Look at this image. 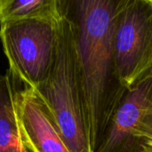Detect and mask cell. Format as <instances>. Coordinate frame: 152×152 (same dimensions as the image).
<instances>
[{
    "label": "cell",
    "instance_id": "8",
    "mask_svg": "<svg viewBox=\"0 0 152 152\" xmlns=\"http://www.w3.org/2000/svg\"><path fill=\"white\" fill-rule=\"evenodd\" d=\"M60 11V0H0V24L18 20L51 17Z\"/></svg>",
    "mask_w": 152,
    "mask_h": 152
},
{
    "label": "cell",
    "instance_id": "2",
    "mask_svg": "<svg viewBox=\"0 0 152 152\" xmlns=\"http://www.w3.org/2000/svg\"><path fill=\"white\" fill-rule=\"evenodd\" d=\"M52 111L71 152H93L77 69L75 32L66 0H61L56 53L44 82L34 88Z\"/></svg>",
    "mask_w": 152,
    "mask_h": 152
},
{
    "label": "cell",
    "instance_id": "7",
    "mask_svg": "<svg viewBox=\"0 0 152 152\" xmlns=\"http://www.w3.org/2000/svg\"><path fill=\"white\" fill-rule=\"evenodd\" d=\"M0 152H28L15 110V88L9 75H0Z\"/></svg>",
    "mask_w": 152,
    "mask_h": 152
},
{
    "label": "cell",
    "instance_id": "6",
    "mask_svg": "<svg viewBox=\"0 0 152 152\" xmlns=\"http://www.w3.org/2000/svg\"><path fill=\"white\" fill-rule=\"evenodd\" d=\"M152 108V77L127 90L95 152H141L142 142L134 132Z\"/></svg>",
    "mask_w": 152,
    "mask_h": 152
},
{
    "label": "cell",
    "instance_id": "1",
    "mask_svg": "<svg viewBox=\"0 0 152 152\" xmlns=\"http://www.w3.org/2000/svg\"><path fill=\"white\" fill-rule=\"evenodd\" d=\"M122 0H66L73 22L77 69L88 137L100 146L127 90L121 83L113 46Z\"/></svg>",
    "mask_w": 152,
    "mask_h": 152
},
{
    "label": "cell",
    "instance_id": "4",
    "mask_svg": "<svg viewBox=\"0 0 152 152\" xmlns=\"http://www.w3.org/2000/svg\"><path fill=\"white\" fill-rule=\"evenodd\" d=\"M113 46L118 75L126 90L152 77V0H122Z\"/></svg>",
    "mask_w": 152,
    "mask_h": 152
},
{
    "label": "cell",
    "instance_id": "5",
    "mask_svg": "<svg viewBox=\"0 0 152 152\" xmlns=\"http://www.w3.org/2000/svg\"><path fill=\"white\" fill-rule=\"evenodd\" d=\"M15 88V110L28 152H71L45 101L31 87Z\"/></svg>",
    "mask_w": 152,
    "mask_h": 152
},
{
    "label": "cell",
    "instance_id": "10",
    "mask_svg": "<svg viewBox=\"0 0 152 152\" xmlns=\"http://www.w3.org/2000/svg\"><path fill=\"white\" fill-rule=\"evenodd\" d=\"M141 152H152V142H142Z\"/></svg>",
    "mask_w": 152,
    "mask_h": 152
},
{
    "label": "cell",
    "instance_id": "9",
    "mask_svg": "<svg viewBox=\"0 0 152 152\" xmlns=\"http://www.w3.org/2000/svg\"><path fill=\"white\" fill-rule=\"evenodd\" d=\"M134 135L141 142H152V108L142 117L134 132Z\"/></svg>",
    "mask_w": 152,
    "mask_h": 152
},
{
    "label": "cell",
    "instance_id": "3",
    "mask_svg": "<svg viewBox=\"0 0 152 152\" xmlns=\"http://www.w3.org/2000/svg\"><path fill=\"white\" fill-rule=\"evenodd\" d=\"M59 12L0 24V40L10 73L23 86L37 87L53 66L58 42Z\"/></svg>",
    "mask_w": 152,
    "mask_h": 152
}]
</instances>
